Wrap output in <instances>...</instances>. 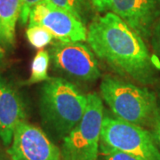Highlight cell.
I'll return each mask as SVG.
<instances>
[{
  "instance_id": "1",
  "label": "cell",
  "mask_w": 160,
  "mask_h": 160,
  "mask_svg": "<svg viewBox=\"0 0 160 160\" xmlns=\"http://www.w3.org/2000/svg\"><path fill=\"white\" fill-rule=\"evenodd\" d=\"M86 41L96 57L122 78L144 86L158 83L159 67L145 40L113 12L94 17L87 26Z\"/></svg>"
},
{
  "instance_id": "2",
  "label": "cell",
  "mask_w": 160,
  "mask_h": 160,
  "mask_svg": "<svg viewBox=\"0 0 160 160\" xmlns=\"http://www.w3.org/2000/svg\"><path fill=\"white\" fill-rule=\"evenodd\" d=\"M86 105L87 94L77 85L62 78H50L41 87V120L46 129L58 140H62L79 123Z\"/></svg>"
},
{
  "instance_id": "3",
  "label": "cell",
  "mask_w": 160,
  "mask_h": 160,
  "mask_svg": "<svg viewBox=\"0 0 160 160\" xmlns=\"http://www.w3.org/2000/svg\"><path fill=\"white\" fill-rule=\"evenodd\" d=\"M100 92L116 118L142 127H150L159 107L156 94L147 86L113 76L103 78Z\"/></svg>"
},
{
  "instance_id": "4",
  "label": "cell",
  "mask_w": 160,
  "mask_h": 160,
  "mask_svg": "<svg viewBox=\"0 0 160 160\" xmlns=\"http://www.w3.org/2000/svg\"><path fill=\"white\" fill-rule=\"evenodd\" d=\"M103 118L104 107L101 95L97 92L88 93L82 119L62 139V160H98Z\"/></svg>"
},
{
  "instance_id": "5",
  "label": "cell",
  "mask_w": 160,
  "mask_h": 160,
  "mask_svg": "<svg viewBox=\"0 0 160 160\" xmlns=\"http://www.w3.org/2000/svg\"><path fill=\"white\" fill-rule=\"evenodd\" d=\"M49 55L53 71L75 85H90L101 77L96 55L83 42L57 41L52 44Z\"/></svg>"
},
{
  "instance_id": "6",
  "label": "cell",
  "mask_w": 160,
  "mask_h": 160,
  "mask_svg": "<svg viewBox=\"0 0 160 160\" xmlns=\"http://www.w3.org/2000/svg\"><path fill=\"white\" fill-rule=\"evenodd\" d=\"M101 142L138 160H160V149L145 127L105 116Z\"/></svg>"
},
{
  "instance_id": "7",
  "label": "cell",
  "mask_w": 160,
  "mask_h": 160,
  "mask_svg": "<svg viewBox=\"0 0 160 160\" xmlns=\"http://www.w3.org/2000/svg\"><path fill=\"white\" fill-rule=\"evenodd\" d=\"M29 26L43 27L62 42H84L87 39L86 25L49 0H43L32 8Z\"/></svg>"
},
{
  "instance_id": "8",
  "label": "cell",
  "mask_w": 160,
  "mask_h": 160,
  "mask_svg": "<svg viewBox=\"0 0 160 160\" xmlns=\"http://www.w3.org/2000/svg\"><path fill=\"white\" fill-rule=\"evenodd\" d=\"M7 154L12 160H62L61 149L41 128L27 121L15 129Z\"/></svg>"
},
{
  "instance_id": "9",
  "label": "cell",
  "mask_w": 160,
  "mask_h": 160,
  "mask_svg": "<svg viewBox=\"0 0 160 160\" xmlns=\"http://www.w3.org/2000/svg\"><path fill=\"white\" fill-rule=\"evenodd\" d=\"M109 11L146 41L160 19V0H110Z\"/></svg>"
},
{
  "instance_id": "10",
  "label": "cell",
  "mask_w": 160,
  "mask_h": 160,
  "mask_svg": "<svg viewBox=\"0 0 160 160\" xmlns=\"http://www.w3.org/2000/svg\"><path fill=\"white\" fill-rule=\"evenodd\" d=\"M26 109L17 89L0 76V139L5 146H10L15 129L26 121Z\"/></svg>"
},
{
  "instance_id": "11",
  "label": "cell",
  "mask_w": 160,
  "mask_h": 160,
  "mask_svg": "<svg viewBox=\"0 0 160 160\" xmlns=\"http://www.w3.org/2000/svg\"><path fill=\"white\" fill-rule=\"evenodd\" d=\"M21 11V0H0V45L5 50H12L15 46Z\"/></svg>"
},
{
  "instance_id": "12",
  "label": "cell",
  "mask_w": 160,
  "mask_h": 160,
  "mask_svg": "<svg viewBox=\"0 0 160 160\" xmlns=\"http://www.w3.org/2000/svg\"><path fill=\"white\" fill-rule=\"evenodd\" d=\"M52 5L71 13L86 27L97 15L91 0H49Z\"/></svg>"
},
{
  "instance_id": "13",
  "label": "cell",
  "mask_w": 160,
  "mask_h": 160,
  "mask_svg": "<svg viewBox=\"0 0 160 160\" xmlns=\"http://www.w3.org/2000/svg\"><path fill=\"white\" fill-rule=\"evenodd\" d=\"M50 64L49 52L41 49L37 52L31 63V72L27 84H36L39 82H46L50 78L48 76V68Z\"/></svg>"
},
{
  "instance_id": "14",
  "label": "cell",
  "mask_w": 160,
  "mask_h": 160,
  "mask_svg": "<svg viewBox=\"0 0 160 160\" xmlns=\"http://www.w3.org/2000/svg\"><path fill=\"white\" fill-rule=\"evenodd\" d=\"M26 37L29 44L35 48L48 46L54 38L47 29L40 26H29L26 30Z\"/></svg>"
},
{
  "instance_id": "15",
  "label": "cell",
  "mask_w": 160,
  "mask_h": 160,
  "mask_svg": "<svg viewBox=\"0 0 160 160\" xmlns=\"http://www.w3.org/2000/svg\"><path fill=\"white\" fill-rule=\"evenodd\" d=\"M100 153L102 160H138L130 155L110 148L102 142H100Z\"/></svg>"
},
{
  "instance_id": "16",
  "label": "cell",
  "mask_w": 160,
  "mask_h": 160,
  "mask_svg": "<svg viewBox=\"0 0 160 160\" xmlns=\"http://www.w3.org/2000/svg\"><path fill=\"white\" fill-rule=\"evenodd\" d=\"M21 1H22V11H21L20 22L22 25H25L29 21V13L32 8L43 0H21Z\"/></svg>"
},
{
  "instance_id": "17",
  "label": "cell",
  "mask_w": 160,
  "mask_h": 160,
  "mask_svg": "<svg viewBox=\"0 0 160 160\" xmlns=\"http://www.w3.org/2000/svg\"><path fill=\"white\" fill-rule=\"evenodd\" d=\"M149 40L151 41V45L153 46L154 51L160 56V19L155 24Z\"/></svg>"
},
{
  "instance_id": "18",
  "label": "cell",
  "mask_w": 160,
  "mask_h": 160,
  "mask_svg": "<svg viewBox=\"0 0 160 160\" xmlns=\"http://www.w3.org/2000/svg\"><path fill=\"white\" fill-rule=\"evenodd\" d=\"M150 132L154 137L156 142L160 149V106L155 115L153 122L150 126Z\"/></svg>"
},
{
  "instance_id": "19",
  "label": "cell",
  "mask_w": 160,
  "mask_h": 160,
  "mask_svg": "<svg viewBox=\"0 0 160 160\" xmlns=\"http://www.w3.org/2000/svg\"><path fill=\"white\" fill-rule=\"evenodd\" d=\"M91 2L97 12L101 13L109 11L110 0H91Z\"/></svg>"
},
{
  "instance_id": "20",
  "label": "cell",
  "mask_w": 160,
  "mask_h": 160,
  "mask_svg": "<svg viewBox=\"0 0 160 160\" xmlns=\"http://www.w3.org/2000/svg\"><path fill=\"white\" fill-rule=\"evenodd\" d=\"M5 53H6V50L2 47V46L0 45V66L1 64L4 62V59H5Z\"/></svg>"
},
{
  "instance_id": "21",
  "label": "cell",
  "mask_w": 160,
  "mask_h": 160,
  "mask_svg": "<svg viewBox=\"0 0 160 160\" xmlns=\"http://www.w3.org/2000/svg\"><path fill=\"white\" fill-rule=\"evenodd\" d=\"M0 160H12V159L10 157H9V158H1V157H0Z\"/></svg>"
},
{
  "instance_id": "22",
  "label": "cell",
  "mask_w": 160,
  "mask_h": 160,
  "mask_svg": "<svg viewBox=\"0 0 160 160\" xmlns=\"http://www.w3.org/2000/svg\"><path fill=\"white\" fill-rule=\"evenodd\" d=\"M159 97H160V92H159Z\"/></svg>"
}]
</instances>
